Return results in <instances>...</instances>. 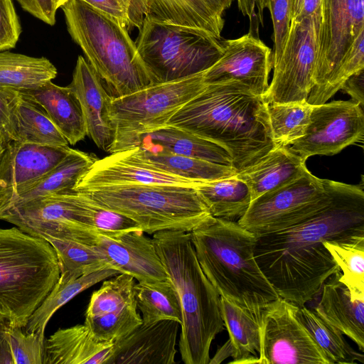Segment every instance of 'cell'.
<instances>
[{
    "instance_id": "obj_1",
    "label": "cell",
    "mask_w": 364,
    "mask_h": 364,
    "mask_svg": "<svg viewBox=\"0 0 364 364\" xmlns=\"http://www.w3.org/2000/svg\"><path fill=\"white\" fill-rule=\"evenodd\" d=\"M332 198L321 210L288 228L257 237L256 261L279 297L303 306L340 270L326 240L364 235L363 184L331 180Z\"/></svg>"
},
{
    "instance_id": "obj_2",
    "label": "cell",
    "mask_w": 364,
    "mask_h": 364,
    "mask_svg": "<svg viewBox=\"0 0 364 364\" xmlns=\"http://www.w3.org/2000/svg\"><path fill=\"white\" fill-rule=\"evenodd\" d=\"M267 107L262 97L241 83H205L166 126L221 146L230 155L232 166L239 172L277 147L272 138Z\"/></svg>"
},
{
    "instance_id": "obj_3",
    "label": "cell",
    "mask_w": 364,
    "mask_h": 364,
    "mask_svg": "<svg viewBox=\"0 0 364 364\" xmlns=\"http://www.w3.org/2000/svg\"><path fill=\"white\" fill-rule=\"evenodd\" d=\"M152 240L181 306V359L185 364H208L211 343L225 327L220 296L198 263L190 232L159 231Z\"/></svg>"
},
{
    "instance_id": "obj_4",
    "label": "cell",
    "mask_w": 364,
    "mask_h": 364,
    "mask_svg": "<svg viewBox=\"0 0 364 364\" xmlns=\"http://www.w3.org/2000/svg\"><path fill=\"white\" fill-rule=\"evenodd\" d=\"M190 233L198 263L220 296L255 311L279 298L256 261L255 235L213 216Z\"/></svg>"
},
{
    "instance_id": "obj_5",
    "label": "cell",
    "mask_w": 364,
    "mask_h": 364,
    "mask_svg": "<svg viewBox=\"0 0 364 364\" xmlns=\"http://www.w3.org/2000/svg\"><path fill=\"white\" fill-rule=\"evenodd\" d=\"M60 8L70 37L113 98L152 85L126 27L82 0Z\"/></svg>"
},
{
    "instance_id": "obj_6",
    "label": "cell",
    "mask_w": 364,
    "mask_h": 364,
    "mask_svg": "<svg viewBox=\"0 0 364 364\" xmlns=\"http://www.w3.org/2000/svg\"><path fill=\"white\" fill-rule=\"evenodd\" d=\"M60 277L51 245L17 227L0 228V314L23 328Z\"/></svg>"
},
{
    "instance_id": "obj_7",
    "label": "cell",
    "mask_w": 364,
    "mask_h": 364,
    "mask_svg": "<svg viewBox=\"0 0 364 364\" xmlns=\"http://www.w3.org/2000/svg\"><path fill=\"white\" fill-rule=\"evenodd\" d=\"M77 191L98 205L132 219L148 234L164 230L191 232L212 217L191 186L125 184Z\"/></svg>"
},
{
    "instance_id": "obj_8",
    "label": "cell",
    "mask_w": 364,
    "mask_h": 364,
    "mask_svg": "<svg viewBox=\"0 0 364 364\" xmlns=\"http://www.w3.org/2000/svg\"><path fill=\"white\" fill-rule=\"evenodd\" d=\"M225 41L202 29L144 18L134 42L154 85L206 71L223 55Z\"/></svg>"
},
{
    "instance_id": "obj_9",
    "label": "cell",
    "mask_w": 364,
    "mask_h": 364,
    "mask_svg": "<svg viewBox=\"0 0 364 364\" xmlns=\"http://www.w3.org/2000/svg\"><path fill=\"white\" fill-rule=\"evenodd\" d=\"M203 73L112 97L109 114L115 136L109 153L136 147L142 136L166 127L169 119L203 88Z\"/></svg>"
},
{
    "instance_id": "obj_10",
    "label": "cell",
    "mask_w": 364,
    "mask_h": 364,
    "mask_svg": "<svg viewBox=\"0 0 364 364\" xmlns=\"http://www.w3.org/2000/svg\"><path fill=\"white\" fill-rule=\"evenodd\" d=\"M331 198V180L308 171L252 200L237 223L256 236L279 231L310 218Z\"/></svg>"
},
{
    "instance_id": "obj_11",
    "label": "cell",
    "mask_w": 364,
    "mask_h": 364,
    "mask_svg": "<svg viewBox=\"0 0 364 364\" xmlns=\"http://www.w3.org/2000/svg\"><path fill=\"white\" fill-rule=\"evenodd\" d=\"M0 220L45 240H73L91 245L95 231L89 227L85 196L73 190L15 202L0 213Z\"/></svg>"
},
{
    "instance_id": "obj_12",
    "label": "cell",
    "mask_w": 364,
    "mask_h": 364,
    "mask_svg": "<svg viewBox=\"0 0 364 364\" xmlns=\"http://www.w3.org/2000/svg\"><path fill=\"white\" fill-rule=\"evenodd\" d=\"M364 32V0H321L314 85L307 102L318 105L358 36Z\"/></svg>"
},
{
    "instance_id": "obj_13",
    "label": "cell",
    "mask_w": 364,
    "mask_h": 364,
    "mask_svg": "<svg viewBox=\"0 0 364 364\" xmlns=\"http://www.w3.org/2000/svg\"><path fill=\"white\" fill-rule=\"evenodd\" d=\"M317 30L312 16L291 21L273 78L263 99L267 104L307 100L314 85Z\"/></svg>"
},
{
    "instance_id": "obj_14",
    "label": "cell",
    "mask_w": 364,
    "mask_h": 364,
    "mask_svg": "<svg viewBox=\"0 0 364 364\" xmlns=\"http://www.w3.org/2000/svg\"><path fill=\"white\" fill-rule=\"evenodd\" d=\"M298 307L279 297L264 308L258 363L329 364L298 319Z\"/></svg>"
},
{
    "instance_id": "obj_15",
    "label": "cell",
    "mask_w": 364,
    "mask_h": 364,
    "mask_svg": "<svg viewBox=\"0 0 364 364\" xmlns=\"http://www.w3.org/2000/svg\"><path fill=\"white\" fill-rule=\"evenodd\" d=\"M363 107L354 101H332L313 105L304 134L291 149L306 160L312 156H333L344 148L363 142Z\"/></svg>"
},
{
    "instance_id": "obj_16",
    "label": "cell",
    "mask_w": 364,
    "mask_h": 364,
    "mask_svg": "<svg viewBox=\"0 0 364 364\" xmlns=\"http://www.w3.org/2000/svg\"><path fill=\"white\" fill-rule=\"evenodd\" d=\"M225 42L223 55L203 73L204 82H239L263 97L269 87L273 57L271 48L259 38L257 20L249 33Z\"/></svg>"
},
{
    "instance_id": "obj_17",
    "label": "cell",
    "mask_w": 364,
    "mask_h": 364,
    "mask_svg": "<svg viewBox=\"0 0 364 364\" xmlns=\"http://www.w3.org/2000/svg\"><path fill=\"white\" fill-rule=\"evenodd\" d=\"M134 278L120 273L103 282L92 292L85 313V324L100 340L114 342L142 323L137 312Z\"/></svg>"
},
{
    "instance_id": "obj_18",
    "label": "cell",
    "mask_w": 364,
    "mask_h": 364,
    "mask_svg": "<svg viewBox=\"0 0 364 364\" xmlns=\"http://www.w3.org/2000/svg\"><path fill=\"white\" fill-rule=\"evenodd\" d=\"M70 149L11 142L0 154V213L21 189L55 167Z\"/></svg>"
},
{
    "instance_id": "obj_19",
    "label": "cell",
    "mask_w": 364,
    "mask_h": 364,
    "mask_svg": "<svg viewBox=\"0 0 364 364\" xmlns=\"http://www.w3.org/2000/svg\"><path fill=\"white\" fill-rule=\"evenodd\" d=\"M107 259L111 268L132 275L139 282L168 280L153 240L141 230L114 235L95 232L91 242Z\"/></svg>"
},
{
    "instance_id": "obj_20",
    "label": "cell",
    "mask_w": 364,
    "mask_h": 364,
    "mask_svg": "<svg viewBox=\"0 0 364 364\" xmlns=\"http://www.w3.org/2000/svg\"><path fill=\"white\" fill-rule=\"evenodd\" d=\"M180 327L173 320L141 323L114 342L106 364H173Z\"/></svg>"
},
{
    "instance_id": "obj_21",
    "label": "cell",
    "mask_w": 364,
    "mask_h": 364,
    "mask_svg": "<svg viewBox=\"0 0 364 364\" xmlns=\"http://www.w3.org/2000/svg\"><path fill=\"white\" fill-rule=\"evenodd\" d=\"M68 87L80 102L87 135L98 148L109 152L115 136V130L109 114L112 97L82 55L77 58L72 81Z\"/></svg>"
},
{
    "instance_id": "obj_22",
    "label": "cell",
    "mask_w": 364,
    "mask_h": 364,
    "mask_svg": "<svg viewBox=\"0 0 364 364\" xmlns=\"http://www.w3.org/2000/svg\"><path fill=\"white\" fill-rule=\"evenodd\" d=\"M233 0H130L137 13L154 21L206 31L221 37L223 14Z\"/></svg>"
},
{
    "instance_id": "obj_23",
    "label": "cell",
    "mask_w": 364,
    "mask_h": 364,
    "mask_svg": "<svg viewBox=\"0 0 364 364\" xmlns=\"http://www.w3.org/2000/svg\"><path fill=\"white\" fill-rule=\"evenodd\" d=\"M114 153L127 161L193 181H213L235 176L237 173L230 166L173 154L151 144Z\"/></svg>"
},
{
    "instance_id": "obj_24",
    "label": "cell",
    "mask_w": 364,
    "mask_h": 364,
    "mask_svg": "<svg viewBox=\"0 0 364 364\" xmlns=\"http://www.w3.org/2000/svg\"><path fill=\"white\" fill-rule=\"evenodd\" d=\"M204 182L189 180L146 168L119 158L116 153L98 159L79 180L75 191L125 184H176L196 186Z\"/></svg>"
},
{
    "instance_id": "obj_25",
    "label": "cell",
    "mask_w": 364,
    "mask_h": 364,
    "mask_svg": "<svg viewBox=\"0 0 364 364\" xmlns=\"http://www.w3.org/2000/svg\"><path fill=\"white\" fill-rule=\"evenodd\" d=\"M113 344L97 338L85 323L60 328L45 339L43 364H106Z\"/></svg>"
},
{
    "instance_id": "obj_26",
    "label": "cell",
    "mask_w": 364,
    "mask_h": 364,
    "mask_svg": "<svg viewBox=\"0 0 364 364\" xmlns=\"http://www.w3.org/2000/svg\"><path fill=\"white\" fill-rule=\"evenodd\" d=\"M340 270L323 284L321 299L314 311L326 322L364 350V299L353 300L347 287L340 281Z\"/></svg>"
},
{
    "instance_id": "obj_27",
    "label": "cell",
    "mask_w": 364,
    "mask_h": 364,
    "mask_svg": "<svg viewBox=\"0 0 364 364\" xmlns=\"http://www.w3.org/2000/svg\"><path fill=\"white\" fill-rule=\"evenodd\" d=\"M309 171L306 160L290 146H279L254 165L237 173L236 177L248 186L252 200L287 184Z\"/></svg>"
},
{
    "instance_id": "obj_28",
    "label": "cell",
    "mask_w": 364,
    "mask_h": 364,
    "mask_svg": "<svg viewBox=\"0 0 364 364\" xmlns=\"http://www.w3.org/2000/svg\"><path fill=\"white\" fill-rule=\"evenodd\" d=\"M20 93L45 109L68 144L75 145L84 139L87 131L81 107L68 85L61 87L50 81L35 90Z\"/></svg>"
},
{
    "instance_id": "obj_29",
    "label": "cell",
    "mask_w": 364,
    "mask_h": 364,
    "mask_svg": "<svg viewBox=\"0 0 364 364\" xmlns=\"http://www.w3.org/2000/svg\"><path fill=\"white\" fill-rule=\"evenodd\" d=\"M221 314L229 333L234 360L230 363H258L262 314L242 308L220 296Z\"/></svg>"
},
{
    "instance_id": "obj_30",
    "label": "cell",
    "mask_w": 364,
    "mask_h": 364,
    "mask_svg": "<svg viewBox=\"0 0 364 364\" xmlns=\"http://www.w3.org/2000/svg\"><path fill=\"white\" fill-rule=\"evenodd\" d=\"M97 159L93 154L70 148L65 157L55 167L37 181L21 189L11 204L74 190L79 180Z\"/></svg>"
},
{
    "instance_id": "obj_31",
    "label": "cell",
    "mask_w": 364,
    "mask_h": 364,
    "mask_svg": "<svg viewBox=\"0 0 364 364\" xmlns=\"http://www.w3.org/2000/svg\"><path fill=\"white\" fill-rule=\"evenodd\" d=\"M11 104L15 141L58 147L68 146L66 139L38 103L22 93L15 92Z\"/></svg>"
},
{
    "instance_id": "obj_32",
    "label": "cell",
    "mask_w": 364,
    "mask_h": 364,
    "mask_svg": "<svg viewBox=\"0 0 364 364\" xmlns=\"http://www.w3.org/2000/svg\"><path fill=\"white\" fill-rule=\"evenodd\" d=\"M58 75L57 68L45 57L0 52V91L23 92L35 90Z\"/></svg>"
},
{
    "instance_id": "obj_33",
    "label": "cell",
    "mask_w": 364,
    "mask_h": 364,
    "mask_svg": "<svg viewBox=\"0 0 364 364\" xmlns=\"http://www.w3.org/2000/svg\"><path fill=\"white\" fill-rule=\"evenodd\" d=\"M141 144H151L173 154L232 166L230 155L223 147L171 126L144 134L139 146Z\"/></svg>"
},
{
    "instance_id": "obj_34",
    "label": "cell",
    "mask_w": 364,
    "mask_h": 364,
    "mask_svg": "<svg viewBox=\"0 0 364 364\" xmlns=\"http://www.w3.org/2000/svg\"><path fill=\"white\" fill-rule=\"evenodd\" d=\"M194 188L215 218H240L252 202L248 186L236 176L204 181Z\"/></svg>"
},
{
    "instance_id": "obj_35",
    "label": "cell",
    "mask_w": 364,
    "mask_h": 364,
    "mask_svg": "<svg viewBox=\"0 0 364 364\" xmlns=\"http://www.w3.org/2000/svg\"><path fill=\"white\" fill-rule=\"evenodd\" d=\"M118 273L115 269H106L66 282L58 280L31 315L23 329L27 333H35L45 338V330L48 321L60 307L84 290Z\"/></svg>"
},
{
    "instance_id": "obj_36",
    "label": "cell",
    "mask_w": 364,
    "mask_h": 364,
    "mask_svg": "<svg viewBox=\"0 0 364 364\" xmlns=\"http://www.w3.org/2000/svg\"><path fill=\"white\" fill-rule=\"evenodd\" d=\"M134 292L143 324L150 325L163 320H173L181 324V304L178 294L168 279L139 282L134 285Z\"/></svg>"
},
{
    "instance_id": "obj_37",
    "label": "cell",
    "mask_w": 364,
    "mask_h": 364,
    "mask_svg": "<svg viewBox=\"0 0 364 364\" xmlns=\"http://www.w3.org/2000/svg\"><path fill=\"white\" fill-rule=\"evenodd\" d=\"M296 316L323 352L329 364H355L364 363L362 353L355 350L343 334L321 318L314 310L299 306Z\"/></svg>"
},
{
    "instance_id": "obj_38",
    "label": "cell",
    "mask_w": 364,
    "mask_h": 364,
    "mask_svg": "<svg viewBox=\"0 0 364 364\" xmlns=\"http://www.w3.org/2000/svg\"><path fill=\"white\" fill-rule=\"evenodd\" d=\"M327 249L340 269L339 279L353 300L364 299V235L326 240Z\"/></svg>"
},
{
    "instance_id": "obj_39",
    "label": "cell",
    "mask_w": 364,
    "mask_h": 364,
    "mask_svg": "<svg viewBox=\"0 0 364 364\" xmlns=\"http://www.w3.org/2000/svg\"><path fill=\"white\" fill-rule=\"evenodd\" d=\"M60 267L58 281L66 282L102 269H112L105 257L93 246L82 242L49 238Z\"/></svg>"
},
{
    "instance_id": "obj_40",
    "label": "cell",
    "mask_w": 364,
    "mask_h": 364,
    "mask_svg": "<svg viewBox=\"0 0 364 364\" xmlns=\"http://www.w3.org/2000/svg\"><path fill=\"white\" fill-rule=\"evenodd\" d=\"M312 107L307 100L267 104L271 135L277 146H290L304 134Z\"/></svg>"
},
{
    "instance_id": "obj_41",
    "label": "cell",
    "mask_w": 364,
    "mask_h": 364,
    "mask_svg": "<svg viewBox=\"0 0 364 364\" xmlns=\"http://www.w3.org/2000/svg\"><path fill=\"white\" fill-rule=\"evenodd\" d=\"M82 195L85 198L89 227L92 230L102 235H114L141 230L140 227L128 217L104 208Z\"/></svg>"
},
{
    "instance_id": "obj_42",
    "label": "cell",
    "mask_w": 364,
    "mask_h": 364,
    "mask_svg": "<svg viewBox=\"0 0 364 364\" xmlns=\"http://www.w3.org/2000/svg\"><path fill=\"white\" fill-rule=\"evenodd\" d=\"M8 336L14 364H43L45 338L11 326Z\"/></svg>"
},
{
    "instance_id": "obj_43",
    "label": "cell",
    "mask_w": 364,
    "mask_h": 364,
    "mask_svg": "<svg viewBox=\"0 0 364 364\" xmlns=\"http://www.w3.org/2000/svg\"><path fill=\"white\" fill-rule=\"evenodd\" d=\"M364 69V32L355 39L333 78L323 90L318 105L327 102L341 89L345 81L354 73Z\"/></svg>"
},
{
    "instance_id": "obj_44",
    "label": "cell",
    "mask_w": 364,
    "mask_h": 364,
    "mask_svg": "<svg viewBox=\"0 0 364 364\" xmlns=\"http://www.w3.org/2000/svg\"><path fill=\"white\" fill-rule=\"evenodd\" d=\"M95 9L117 20L128 31L139 28L144 18L134 8L130 0H82Z\"/></svg>"
},
{
    "instance_id": "obj_45",
    "label": "cell",
    "mask_w": 364,
    "mask_h": 364,
    "mask_svg": "<svg viewBox=\"0 0 364 364\" xmlns=\"http://www.w3.org/2000/svg\"><path fill=\"white\" fill-rule=\"evenodd\" d=\"M273 26V62L277 60L284 48L290 24V0H269L268 7Z\"/></svg>"
},
{
    "instance_id": "obj_46",
    "label": "cell",
    "mask_w": 364,
    "mask_h": 364,
    "mask_svg": "<svg viewBox=\"0 0 364 364\" xmlns=\"http://www.w3.org/2000/svg\"><path fill=\"white\" fill-rule=\"evenodd\" d=\"M22 32L12 0H0V52L14 48Z\"/></svg>"
},
{
    "instance_id": "obj_47",
    "label": "cell",
    "mask_w": 364,
    "mask_h": 364,
    "mask_svg": "<svg viewBox=\"0 0 364 364\" xmlns=\"http://www.w3.org/2000/svg\"><path fill=\"white\" fill-rule=\"evenodd\" d=\"M15 92L0 91V154L16 141L11 104Z\"/></svg>"
},
{
    "instance_id": "obj_48",
    "label": "cell",
    "mask_w": 364,
    "mask_h": 364,
    "mask_svg": "<svg viewBox=\"0 0 364 364\" xmlns=\"http://www.w3.org/2000/svg\"><path fill=\"white\" fill-rule=\"evenodd\" d=\"M21 8L36 18L50 26L55 23L58 9L53 0H16Z\"/></svg>"
},
{
    "instance_id": "obj_49",
    "label": "cell",
    "mask_w": 364,
    "mask_h": 364,
    "mask_svg": "<svg viewBox=\"0 0 364 364\" xmlns=\"http://www.w3.org/2000/svg\"><path fill=\"white\" fill-rule=\"evenodd\" d=\"M345 92L348 94L353 101L358 103L363 107L364 105V69L349 77L341 87Z\"/></svg>"
},
{
    "instance_id": "obj_50",
    "label": "cell",
    "mask_w": 364,
    "mask_h": 364,
    "mask_svg": "<svg viewBox=\"0 0 364 364\" xmlns=\"http://www.w3.org/2000/svg\"><path fill=\"white\" fill-rule=\"evenodd\" d=\"M10 326L9 321L0 314V364H14L8 336Z\"/></svg>"
},
{
    "instance_id": "obj_51",
    "label": "cell",
    "mask_w": 364,
    "mask_h": 364,
    "mask_svg": "<svg viewBox=\"0 0 364 364\" xmlns=\"http://www.w3.org/2000/svg\"><path fill=\"white\" fill-rule=\"evenodd\" d=\"M321 0H304L299 15L292 21H299L304 18L312 16L318 33L321 20Z\"/></svg>"
},
{
    "instance_id": "obj_52",
    "label": "cell",
    "mask_w": 364,
    "mask_h": 364,
    "mask_svg": "<svg viewBox=\"0 0 364 364\" xmlns=\"http://www.w3.org/2000/svg\"><path fill=\"white\" fill-rule=\"evenodd\" d=\"M233 350L230 340L217 350L213 358L210 359L208 364L220 363L227 358L232 357Z\"/></svg>"
},
{
    "instance_id": "obj_53",
    "label": "cell",
    "mask_w": 364,
    "mask_h": 364,
    "mask_svg": "<svg viewBox=\"0 0 364 364\" xmlns=\"http://www.w3.org/2000/svg\"><path fill=\"white\" fill-rule=\"evenodd\" d=\"M238 8L243 16H248L250 20L257 16L255 10L252 8L250 0H236Z\"/></svg>"
},
{
    "instance_id": "obj_54",
    "label": "cell",
    "mask_w": 364,
    "mask_h": 364,
    "mask_svg": "<svg viewBox=\"0 0 364 364\" xmlns=\"http://www.w3.org/2000/svg\"><path fill=\"white\" fill-rule=\"evenodd\" d=\"M269 0H250L252 8L255 10V7L257 9V16L260 23L263 24L264 22V11L268 7Z\"/></svg>"
},
{
    "instance_id": "obj_55",
    "label": "cell",
    "mask_w": 364,
    "mask_h": 364,
    "mask_svg": "<svg viewBox=\"0 0 364 364\" xmlns=\"http://www.w3.org/2000/svg\"><path fill=\"white\" fill-rule=\"evenodd\" d=\"M304 0H290V18L291 21L295 19L299 15Z\"/></svg>"
},
{
    "instance_id": "obj_56",
    "label": "cell",
    "mask_w": 364,
    "mask_h": 364,
    "mask_svg": "<svg viewBox=\"0 0 364 364\" xmlns=\"http://www.w3.org/2000/svg\"><path fill=\"white\" fill-rule=\"evenodd\" d=\"M68 0H53L57 9H59Z\"/></svg>"
}]
</instances>
